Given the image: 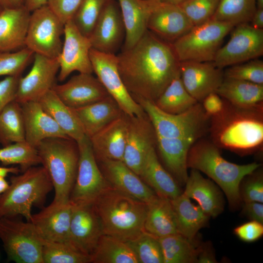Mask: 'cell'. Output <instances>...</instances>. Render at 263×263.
Masks as SVG:
<instances>
[{
  "label": "cell",
  "mask_w": 263,
  "mask_h": 263,
  "mask_svg": "<svg viewBox=\"0 0 263 263\" xmlns=\"http://www.w3.org/2000/svg\"><path fill=\"white\" fill-rule=\"evenodd\" d=\"M116 56L119 75L132 96L153 102L180 73L171 43L148 30Z\"/></svg>",
  "instance_id": "1"
},
{
  "label": "cell",
  "mask_w": 263,
  "mask_h": 263,
  "mask_svg": "<svg viewBox=\"0 0 263 263\" xmlns=\"http://www.w3.org/2000/svg\"><path fill=\"white\" fill-rule=\"evenodd\" d=\"M208 132L210 140L219 148L242 154L261 150L263 103L251 107H239L228 102L221 114L210 118Z\"/></svg>",
  "instance_id": "2"
},
{
  "label": "cell",
  "mask_w": 263,
  "mask_h": 263,
  "mask_svg": "<svg viewBox=\"0 0 263 263\" xmlns=\"http://www.w3.org/2000/svg\"><path fill=\"white\" fill-rule=\"evenodd\" d=\"M188 168L201 171L215 182L225 194L229 206L235 210L241 206L239 187L246 175L260 167L256 162L238 165L227 161L219 148L210 140L201 138L190 147L188 155Z\"/></svg>",
  "instance_id": "3"
},
{
  "label": "cell",
  "mask_w": 263,
  "mask_h": 263,
  "mask_svg": "<svg viewBox=\"0 0 263 263\" xmlns=\"http://www.w3.org/2000/svg\"><path fill=\"white\" fill-rule=\"evenodd\" d=\"M93 205L104 234L127 242L144 231L145 202L110 187Z\"/></svg>",
  "instance_id": "4"
},
{
  "label": "cell",
  "mask_w": 263,
  "mask_h": 263,
  "mask_svg": "<svg viewBox=\"0 0 263 263\" xmlns=\"http://www.w3.org/2000/svg\"><path fill=\"white\" fill-rule=\"evenodd\" d=\"M53 188L42 166L31 167L20 175L11 176L8 188L0 197V217L21 215L30 222L32 207H42Z\"/></svg>",
  "instance_id": "5"
},
{
  "label": "cell",
  "mask_w": 263,
  "mask_h": 263,
  "mask_svg": "<svg viewBox=\"0 0 263 263\" xmlns=\"http://www.w3.org/2000/svg\"><path fill=\"white\" fill-rule=\"evenodd\" d=\"M36 149L55 189L53 201L69 202L78 169L77 142L70 138H50L41 141Z\"/></svg>",
  "instance_id": "6"
},
{
  "label": "cell",
  "mask_w": 263,
  "mask_h": 263,
  "mask_svg": "<svg viewBox=\"0 0 263 263\" xmlns=\"http://www.w3.org/2000/svg\"><path fill=\"white\" fill-rule=\"evenodd\" d=\"M143 108L150 118L157 137L173 138H202L209 131L210 118L200 102L178 114H169L157 108L154 102L132 96Z\"/></svg>",
  "instance_id": "7"
},
{
  "label": "cell",
  "mask_w": 263,
  "mask_h": 263,
  "mask_svg": "<svg viewBox=\"0 0 263 263\" xmlns=\"http://www.w3.org/2000/svg\"><path fill=\"white\" fill-rule=\"evenodd\" d=\"M234 27L230 23L210 19L194 26L171 44L179 62H212L224 38Z\"/></svg>",
  "instance_id": "8"
},
{
  "label": "cell",
  "mask_w": 263,
  "mask_h": 263,
  "mask_svg": "<svg viewBox=\"0 0 263 263\" xmlns=\"http://www.w3.org/2000/svg\"><path fill=\"white\" fill-rule=\"evenodd\" d=\"M0 239L9 261L43 263V239L31 222H23L13 217H0Z\"/></svg>",
  "instance_id": "9"
},
{
  "label": "cell",
  "mask_w": 263,
  "mask_h": 263,
  "mask_svg": "<svg viewBox=\"0 0 263 263\" xmlns=\"http://www.w3.org/2000/svg\"><path fill=\"white\" fill-rule=\"evenodd\" d=\"M77 143L79 150L78 169L69 201L74 206L94 205L111 186L97 165L90 138L85 135Z\"/></svg>",
  "instance_id": "10"
},
{
  "label": "cell",
  "mask_w": 263,
  "mask_h": 263,
  "mask_svg": "<svg viewBox=\"0 0 263 263\" xmlns=\"http://www.w3.org/2000/svg\"><path fill=\"white\" fill-rule=\"evenodd\" d=\"M64 24L46 4L30 13L25 46L34 54L56 58L63 42Z\"/></svg>",
  "instance_id": "11"
},
{
  "label": "cell",
  "mask_w": 263,
  "mask_h": 263,
  "mask_svg": "<svg viewBox=\"0 0 263 263\" xmlns=\"http://www.w3.org/2000/svg\"><path fill=\"white\" fill-rule=\"evenodd\" d=\"M228 41L219 48L213 61L222 69L263 55V29L244 23L234 26Z\"/></svg>",
  "instance_id": "12"
},
{
  "label": "cell",
  "mask_w": 263,
  "mask_h": 263,
  "mask_svg": "<svg viewBox=\"0 0 263 263\" xmlns=\"http://www.w3.org/2000/svg\"><path fill=\"white\" fill-rule=\"evenodd\" d=\"M90 57L94 72L122 111L129 116L145 114L141 106L132 97L120 77L116 55L103 53L92 48Z\"/></svg>",
  "instance_id": "13"
},
{
  "label": "cell",
  "mask_w": 263,
  "mask_h": 263,
  "mask_svg": "<svg viewBox=\"0 0 263 263\" xmlns=\"http://www.w3.org/2000/svg\"><path fill=\"white\" fill-rule=\"evenodd\" d=\"M63 35L64 42L57 58L59 65L58 80H65L74 71L92 74L94 71L90 57L92 46L89 38L79 31L73 20L64 24Z\"/></svg>",
  "instance_id": "14"
},
{
  "label": "cell",
  "mask_w": 263,
  "mask_h": 263,
  "mask_svg": "<svg viewBox=\"0 0 263 263\" xmlns=\"http://www.w3.org/2000/svg\"><path fill=\"white\" fill-rule=\"evenodd\" d=\"M33 65L24 77L20 76L15 101L23 104L38 101L52 89L59 69L57 58L34 54Z\"/></svg>",
  "instance_id": "15"
},
{
  "label": "cell",
  "mask_w": 263,
  "mask_h": 263,
  "mask_svg": "<svg viewBox=\"0 0 263 263\" xmlns=\"http://www.w3.org/2000/svg\"><path fill=\"white\" fill-rule=\"evenodd\" d=\"M156 144V133L146 113L129 116L123 162L140 176L149 151Z\"/></svg>",
  "instance_id": "16"
},
{
  "label": "cell",
  "mask_w": 263,
  "mask_h": 263,
  "mask_svg": "<svg viewBox=\"0 0 263 263\" xmlns=\"http://www.w3.org/2000/svg\"><path fill=\"white\" fill-rule=\"evenodd\" d=\"M125 38V26L119 4L111 0L103 8L89 37L92 48L115 55Z\"/></svg>",
  "instance_id": "17"
},
{
  "label": "cell",
  "mask_w": 263,
  "mask_h": 263,
  "mask_svg": "<svg viewBox=\"0 0 263 263\" xmlns=\"http://www.w3.org/2000/svg\"><path fill=\"white\" fill-rule=\"evenodd\" d=\"M179 72L185 88L199 102L209 94L216 92L225 78L223 69L213 61H181Z\"/></svg>",
  "instance_id": "18"
},
{
  "label": "cell",
  "mask_w": 263,
  "mask_h": 263,
  "mask_svg": "<svg viewBox=\"0 0 263 263\" xmlns=\"http://www.w3.org/2000/svg\"><path fill=\"white\" fill-rule=\"evenodd\" d=\"M193 26L179 5L154 0L147 28L156 36L172 43Z\"/></svg>",
  "instance_id": "19"
},
{
  "label": "cell",
  "mask_w": 263,
  "mask_h": 263,
  "mask_svg": "<svg viewBox=\"0 0 263 263\" xmlns=\"http://www.w3.org/2000/svg\"><path fill=\"white\" fill-rule=\"evenodd\" d=\"M92 74L79 73L66 82L55 84L52 90L69 107L76 109L96 102L110 94Z\"/></svg>",
  "instance_id": "20"
},
{
  "label": "cell",
  "mask_w": 263,
  "mask_h": 263,
  "mask_svg": "<svg viewBox=\"0 0 263 263\" xmlns=\"http://www.w3.org/2000/svg\"><path fill=\"white\" fill-rule=\"evenodd\" d=\"M103 234L102 224L93 205H73L70 239L75 247L91 258Z\"/></svg>",
  "instance_id": "21"
},
{
  "label": "cell",
  "mask_w": 263,
  "mask_h": 263,
  "mask_svg": "<svg viewBox=\"0 0 263 263\" xmlns=\"http://www.w3.org/2000/svg\"><path fill=\"white\" fill-rule=\"evenodd\" d=\"M72 211L73 205L70 201L61 203L53 201L40 212L32 214L30 222L43 240L71 243L70 227Z\"/></svg>",
  "instance_id": "22"
},
{
  "label": "cell",
  "mask_w": 263,
  "mask_h": 263,
  "mask_svg": "<svg viewBox=\"0 0 263 263\" xmlns=\"http://www.w3.org/2000/svg\"><path fill=\"white\" fill-rule=\"evenodd\" d=\"M102 172L111 187L138 200L149 203L157 195L139 176L123 161L103 160Z\"/></svg>",
  "instance_id": "23"
},
{
  "label": "cell",
  "mask_w": 263,
  "mask_h": 263,
  "mask_svg": "<svg viewBox=\"0 0 263 263\" xmlns=\"http://www.w3.org/2000/svg\"><path fill=\"white\" fill-rule=\"evenodd\" d=\"M129 118L123 113L90 138L96 161H123Z\"/></svg>",
  "instance_id": "24"
},
{
  "label": "cell",
  "mask_w": 263,
  "mask_h": 263,
  "mask_svg": "<svg viewBox=\"0 0 263 263\" xmlns=\"http://www.w3.org/2000/svg\"><path fill=\"white\" fill-rule=\"evenodd\" d=\"M20 105L24 119L25 141L27 143L36 148L45 139L70 138L38 101H29Z\"/></svg>",
  "instance_id": "25"
},
{
  "label": "cell",
  "mask_w": 263,
  "mask_h": 263,
  "mask_svg": "<svg viewBox=\"0 0 263 263\" xmlns=\"http://www.w3.org/2000/svg\"><path fill=\"white\" fill-rule=\"evenodd\" d=\"M185 186L183 192L195 200L210 217L215 218L223 212L225 201L222 191L212 181L205 178L199 171L191 169Z\"/></svg>",
  "instance_id": "26"
},
{
  "label": "cell",
  "mask_w": 263,
  "mask_h": 263,
  "mask_svg": "<svg viewBox=\"0 0 263 263\" xmlns=\"http://www.w3.org/2000/svg\"><path fill=\"white\" fill-rule=\"evenodd\" d=\"M154 0H118L125 29L122 50L134 46L148 30Z\"/></svg>",
  "instance_id": "27"
},
{
  "label": "cell",
  "mask_w": 263,
  "mask_h": 263,
  "mask_svg": "<svg viewBox=\"0 0 263 263\" xmlns=\"http://www.w3.org/2000/svg\"><path fill=\"white\" fill-rule=\"evenodd\" d=\"M30 13L24 6L4 9L0 13V52H14L25 47Z\"/></svg>",
  "instance_id": "28"
},
{
  "label": "cell",
  "mask_w": 263,
  "mask_h": 263,
  "mask_svg": "<svg viewBox=\"0 0 263 263\" xmlns=\"http://www.w3.org/2000/svg\"><path fill=\"white\" fill-rule=\"evenodd\" d=\"M198 139L194 137L168 138L157 137V144L161 157L168 170L178 183L185 186L188 173V153Z\"/></svg>",
  "instance_id": "29"
},
{
  "label": "cell",
  "mask_w": 263,
  "mask_h": 263,
  "mask_svg": "<svg viewBox=\"0 0 263 263\" xmlns=\"http://www.w3.org/2000/svg\"><path fill=\"white\" fill-rule=\"evenodd\" d=\"M74 109L85 135L89 138L124 113L110 95L96 102Z\"/></svg>",
  "instance_id": "30"
},
{
  "label": "cell",
  "mask_w": 263,
  "mask_h": 263,
  "mask_svg": "<svg viewBox=\"0 0 263 263\" xmlns=\"http://www.w3.org/2000/svg\"><path fill=\"white\" fill-rule=\"evenodd\" d=\"M139 176L158 196L172 200L183 192L178 183L159 161L155 147L149 151Z\"/></svg>",
  "instance_id": "31"
},
{
  "label": "cell",
  "mask_w": 263,
  "mask_h": 263,
  "mask_svg": "<svg viewBox=\"0 0 263 263\" xmlns=\"http://www.w3.org/2000/svg\"><path fill=\"white\" fill-rule=\"evenodd\" d=\"M38 102L67 136L76 142L85 136L74 109L63 103L52 89L42 96Z\"/></svg>",
  "instance_id": "32"
},
{
  "label": "cell",
  "mask_w": 263,
  "mask_h": 263,
  "mask_svg": "<svg viewBox=\"0 0 263 263\" xmlns=\"http://www.w3.org/2000/svg\"><path fill=\"white\" fill-rule=\"evenodd\" d=\"M147 204L144 231L157 238L179 233L171 200L157 195Z\"/></svg>",
  "instance_id": "33"
},
{
  "label": "cell",
  "mask_w": 263,
  "mask_h": 263,
  "mask_svg": "<svg viewBox=\"0 0 263 263\" xmlns=\"http://www.w3.org/2000/svg\"><path fill=\"white\" fill-rule=\"evenodd\" d=\"M178 233L191 239L196 238L198 231L206 226L210 218L198 205L182 192L171 200Z\"/></svg>",
  "instance_id": "34"
},
{
  "label": "cell",
  "mask_w": 263,
  "mask_h": 263,
  "mask_svg": "<svg viewBox=\"0 0 263 263\" xmlns=\"http://www.w3.org/2000/svg\"><path fill=\"white\" fill-rule=\"evenodd\" d=\"M216 92L237 107H251L263 103V84L225 77Z\"/></svg>",
  "instance_id": "35"
},
{
  "label": "cell",
  "mask_w": 263,
  "mask_h": 263,
  "mask_svg": "<svg viewBox=\"0 0 263 263\" xmlns=\"http://www.w3.org/2000/svg\"><path fill=\"white\" fill-rule=\"evenodd\" d=\"M196 239L191 240L180 233L158 238L163 263H197L199 244Z\"/></svg>",
  "instance_id": "36"
},
{
  "label": "cell",
  "mask_w": 263,
  "mask_h": 263,
  "mask_svg": "<svg viewBox=\"0 0 263 263\" xmlns=\"http://www.w3.org/2000/svg\"><path fill=\"white\" fill-rule=\"evenodd\" d=\"M91 263H139V261L126 242L104 234L91 256Z\"/></svg>",
  "instance_id": "37"
},
{
  "label": "cell",
  "mask_w": 263,
  "mask_h": 263,
  "mask_svg": "<svg viewBox=\"0 0 263 263\" xmlns=\"http://www.w3.org/2000/svg\"><path fill=\"white\" fill-rule=\"evenodd\" d=\"M197 102L185 88L179 73L154 103L163 112L175 114L187 111Z\"/></svg>",
  "instance_id": "38"
},
{
  "label": "cell",
  "mask_w": 263,
  "mask_h": 263,
  "mask_svg": "<svg viewBox=\"0 0 263 263\" xmlns=\"http://www.w3.org/2000/svg\"><path fill=\"white\" fill-rule=\"evenodd\" d=\"M25 141V129L21 105L15 100L0 112V144L6 146Z\"/></svg>",
  "instance_id": "39"
},
{
  "label": "cell",
  "mask_w": 263,
  "mask_h": 263,
  "mask_svg": "<svg viewBox=\"0 0 263 263\" xmlns=\"http://www.w3.org/2000/svg\"><path fill=\"white\" fill-rule=\"evenodd\" d=\"M256 9V0H219L217 9L211 19L235 26L249 23Z\"/></svg>",
  "instance_id": "40"
},
{
  "label": "cell",
  "mask_w": 263,
  "mask_h": 263,
  "mask_svg": "<svg viewBox=\"0 0 263 263\" xmlns=\"http://www.w3.org/2000/svg\"><path fill=\"white\" fill-rule=\"evenodd\" d=\"M42 256L43 263H91V257L83 253L70 243L43 239Z\"/></svg>",
  "instance_id": "41"
},
{
  "label": "cell",
  "mask_w": 263,
  "mask_h": 263,
  "mask_svg": "<svg viewBox=\"0 0 263 263\" xmlns=\"http://www.w3.org/2000/svg\"><path fill=\"white\" fill-rule=\"evenodd\" d=\"M0 162L5 166L19 165L22 172L40 164L36 148L25 141L12 143L0 149Z\"/></svg>",
  "instance_id": "42"
},
{
  "label": "cell",
  "mask_w": 263,
  "mask_h": 263,
  "mask_svg": "<svg viewBox=\"0 0 263 263\" xmlns=\"http://www.w3.org/2000/svg\"><path fill=\"white\" fill-rule=\"evenodd\" d=\"M126 242L133 251L139 263H163L162 250L157 238L143 231Z\"/></svg>",
  "instance_id": "43"
},
{
  "label": "cell",
  "mask_w": 263,
  "mask_h": 263,
  "mask_svg": "<svg viewBox=\"0 0 263 263\" xmlns=\"http://www.w3.org/2000/svg\"><path fill=\"white\" fill-rule=\"evenodd\" d=\"M111 0H82L72 20L79 31L89 38L106 4Z\"/></svg>",
  "instance_id": "44"
},
{
  "label": "cell",
  "mask_w": 263,
  "mask_h": 263,
  "mask_svg": "<svg viewBox=\"0 0 263 263\" xmlns=\"http://www.w3.org/2000/svg\"><path fill=\"white\" fill-rule=\"evenodd\" d=\"M34 56L26 47L14 52H0V76H21Z\"/></svg>",
  "instance_id": "45"
},
{
  "label": "cell",
  "mask_w": 263,
  "mask_h": 263,
  "mask_svg": "<svg viewBox=\"0 0 263 263\" xmlns=\"http://www.w3.org/2000/svg\"><path fill=\"white\" fill-rule=\"evenodd\" d=\"M218 3L219 0H186L178 5L195 26L211 19Z\"/></svg>",
  "instance_id": "46"
},
{
  "label": "cell",
  "mask_w": 263,
  "mask_h": 263,
  "mask_svg": "<svg viewBox=\"0 0 263 263\" xmlns=\"http://www.w3.org/2000/svg\"><path fill=\"white\" fill-rule=\"evenodd\" d=\"M224 77L263 84V61L257 58L226 67Z\"/></svg>",
  "instance_id": "47"
},
{
  "label": "cell",
  "mask_w": 263,
  "mask_h": 263,
  "mask_svg": "<svg viewBox=\"0 0 263 263\" xmlns=\"http://www.w3.org/2000/svg\"><path fill=\"white\" fill-rule=\"evenodd\" d=\"M239 192L243 203H263V175L259 168L243 178Z\"/></svg>",
  "instance_id": "48"
},
{
  "label": "cell",
  "mask_w": 263,
  "mask_h": 263,
  "mask_svg": "<svg viewBox=\"0 0 263 263\" xmlns=\"http://www.w3.org/2000/svg\"><path fill=\"white\" fill-rule=\"evenodd\" d=\"M82 0H47V5L65 24L72 20Z\"/></svg>",
  "instance_id": "49"
},
{
  "label": "cell",
  "mask_w": 263,
  "mask_h": 263,
  "mask_svg": "<svg viewBox=\"0 0 263 263\" xmlns=\"http://www.w3.org/2000/svg\"><path fill=\"white\" fill-rule=\"evenodd\" d=\"M233 232L239 239L244 242H254L263 236V224L250 220L235 227Z\"/></svg>",
  "instance_id": "50"
},
{
  "label": "cell",
  "mask_w": 263,
  "mask_h": 263,
  "mask_svg": "<svg viewBox=\"0 0 263 263\" xmlns=\"http://www.w3.org/2000/svg\"><path fill=\"white\" fill-rule=\"evenodd\" d=\"M202 107L210 118L217 117L226 109L228 102L216 92L209 94L201 102Z\"/></svg>",
  "instance_id": "51"
},
{
  "label": "cell",
  "mask_w": 263,
  "mask_h": 263,
  "mask_svg": "<svg viewBox=\"0 0 263 263\" xmlns=\"http://www.w3.org/2000/svg\"><path fill=\"white\" fill-rule=\"evenodd\" d=\"M20 76H7L0 81V112L15 100Z\"/></svg>",
  "instance_id": "52"
},
{
  "label": "cell",
  "mask_w": 263,
  "mask_h": 263,
  "mask_svg": "<svg viewBox=\"0 0 263 263\" xmlns=\"http://www.w3.org/2000/svg\"><path fill=\"white\" fill-rule=\"evenodd\" d=\"M243 213L250 220L263 224V203L257 202L243 203Z\"/></svg>",
  "instance_id": "53"
},
{
  "label": "cell",
  "mask_w": 263,
  "mask_h": 263,
  "mask_svg": "<svg viewBox=\"0 0 263 263\" xmlns=\"http://www.w3.org/2000/svg\"><path fill=\"white\" fill-rule=\"evenodd\" d=\"M217 262L213 249L210 244L205 243L199 244L197 263H214Z\"/></svg>",
  "instance_id": "54"
},
{
  "label": "cell",
  "mask_w": 263,
  "mask_h": 263,
  "mask_svg": "<svg viewBox=\"0 0 263 263\" xmlns=\"http://www.w3.org/2000/svg\"><path fill=\"white\" fill-rule=\"evenodd\" d=\"M249 22L255 28L263 29V8H257Z\"/></svg>",
  "instance_id": "55"
},
{
  "label": "cell",
  "mask_w": 263,
  "mask_h": 263,
  "mask_svg": "<svg viewBox=\"0 0 263 263\" xmlns=\"http://www.w3.org/2000/svg\"><path fill=\"white\" fill-rule=\"evenodd\" d=\"M47 0H24V6L30 13L47 4Z\"/></svg>",
  "instance_id": "56"
},
{
  "label": "cell",
  "mask_w": 263,
  "mask_h": 263,
  "mask_svg": "<svg viewBox=\"0 0 263 263\" xmlns=\"http://www.w3.org/2000/svg\"><path fill=\"white\" fill-rule=\"evenodd\" d=\"M24 0H0L3 9H15L24 6Z\"/></svg>",
  "instance_id": "57"
},
{
  "label": "cell",
  "mask_w": 263,
  "mask_h": 263,
  "mask_svg": "<svg viewBox=\"0 0 263 263\" xmlns=\"http://www.w3.org/2000/svg\"><path fill=\"white\" fill-rule=\"evenodd\" d=\"M20 171L18 167H0V177H5L10 173L17 174Z\"/></svg>",
  "instance_id": "58"
},
{
  "label": "cell",
  "mask_w": 263,
  "mask_h": 263,
  "mask_svg": "<svg viewBox=\"0 0 263 263\" xmlns=\"http://www.w3.org/2000/svg\"><path fill=\"white\" fill-rule=\"evenodd\" d=\"M5 177H0V197L7 189L9 184L5 180Z\"/></svg>",
  "instance_id": "59"
},
{
  "label": "cell",
  "mask_w": 263,
  "mask_h": 263,
  "mask_svg": "<svg viewBox=\"0 0 263 263\" xmlns=\"http://www.w3.org/2000/svg\"><path fill=\"white\" fill-rule=\"evenodd\" d=\"M160 2L174 5H179L186 0H158Z\"/></svg>",
  "instance_id": "60"
},
{
  "label": "cell",
  "mask_w": 263,
  "mask_h": 263,
  "mask_svg": "<svg viewBox=\"0 0 263 263\" xmlns=\"http://www.w3.org/2000/svg\"><path fill=\"white\" fill-rule=\"evenodd\" d=\"M257 8H263V0H256Z\"/></svg>",
  "instance_id": "61"
},
{
  "label": "cell",
  "mask_w": 263,
  "mask_h": 263,
  "mask_svg": "<svg viewBox=\"0 0 263 263\" xmlns=\"http://www.w3.org/2000/svg\"><path fill=\"white\" fill-rule=\"evenodd\" d=\"M4 9L2 8V7L0 5V13L2 11V10H3Z\"/></svg>",
  "instance_id": "62"
}]
</instances>
